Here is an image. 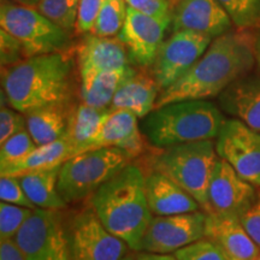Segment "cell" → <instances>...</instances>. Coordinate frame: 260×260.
Returning a JSON list of instances; mask_svg holds the SVG:
<instances>
[{
  "label": "cell",
  "instance_id": "7",
  "mask_svg": "<svg viewBox=\"0 0 260 260\" xmlns=\"http://www.w3.org/2000/svg\"><path fill=\"white\" fill-rule=\"evenodd\" d=\"M0 27L21 42L27 58L65 52L70 46L69 31L31 6L2 0Z\"/></svg>",
  "mask_w": 260,
  "mask_h": 260
},
{
  "label": "cell",
  "instance_id": "25",
  "mask_svg": "<svg viewBox=\"0 0 260 260\" xmlns=\"http://www.w3.org/2000/svg\"><path fill=\"white\" fill-rule=\"evenodd\" d=\"M69 115L68 104L42 107L25 115L27 129L35 144L44 146L63 138L68 129Z\"/></svg>",
  "mask_w": 260,
  "mask_h": 260
},
{
  "label": "cell",
  "instance_id": "39",
  "mask_svg": "<svg viewBox=\"0 0 260 260\" xmlns=\"http://www.w3.org/2000/svg\"><path fill=\"white\" fill-rule=\"evenodd\" d=\"M0 260H25V256L14 239H6L0 242Z\"/></svg>",
  "mask_w": 260,
  "mask_h": 260
},
{
  "label": "cell",
  "instance_id": "26",
  "mask_svg": "<svg viewBox=\"0 0 260 260\" xmlns=\"http://www.w3.org/2000/svg\"><path fill=\"white\" fill-rule=\"evenodd\" d=\"M110 111V109H96L84 103L70 110L65 135L73 147L74 155L81 153L84 146L95 136Z\"/></svg>",
  "mask_w": 260,
  "mask_h": 260
},
{
  "label": "cell",
  "instance_id": "18",
  "mask_svg": "<svg viewBox=\"0 0 260 260\" xmlns=\"http://www.w3.org/2000/svg\"><path fill=\"white\" fill-rule=\"evenodd\" d=\"M80 75L95 71L118 70L129 65V54L118 38L86 34L76 48Z\"/></svg>",
  "mask_w": 260,
  "mask_h": 260
},
{
  "label": "cell",
  "instance_id": "29",
  "mask_svg": "<svg viewBox=\"0 0 260 260\" xmlns=\"http://www.w3.org/2000/svg\"><path fill=\"white\" fill-rule=\"evenodd\" d=\"M239 29L260 25V0H218Z\"/></svg>",
  "mask_w": 260,
  "mask_h": 260
},
{
  "label": "cell",
  "instance_id": "44",
  "mask_svg": "<svg viewBox=\"0 0 260 260\" xmlns=\"http://www.w3.org/2000/svg\"><path fill=\"white\" fill-rule=\"evenodd\" d=\"M259 260H260V256H259Z\"/></svg>",
  "mask_w": 260,
  "mask_h": 260
},
{
  "label": "cell",
  "instance_id": "24",
  "mask_svg": "<svg viewBox=\"0 0 260 260\" xmlns=\"http://www.w3.org/2000/svg\"><path fill=\"white\" fill-rule=\"evenodd\" d=\"M130 69L132 67L128 65L118 70L95 71L80 75V93L82 103L96 109H110L117 89Z\"/></svg>",
  "mask_w": 260,
  "mask_h": 260
},
{
  "label": "cell",
  "instance_id": "23",
  "mask_svg": "<svg viewBox=\"0 0 260 260\" xmlns=\"http://www.w3.org/2000/svg\"><path fill=\"white\" fill-rule=\"evenodd\" d=\"M222 103L225 110L260 133V80L236 81L224 90Z\"/></svg>",
  "mask_w": 260,
  "mask_h": 260
},
{
  "label": "cell",
  "instance_id": "4",
  "mask_svg": "<svg viewBox=\"0 0 260 260\" xmlns=\"http://www.w3.org/2000/svg\"><path fill=\"white\" fill-rule=\"evenodd\" d=\"M225 122L216 105L206 100H184L154 109L144 118L142 133L158 148L212 140Z\"/></svg>",
  "mask_w": 260,
  "mask_h": 260
},
{
  "label": "cell",
  "instance_id": "43",
  "mask_svg": "<svg viewBox=\"0 0 260 260\" xmlns=\"http://www.w3.org/2000/svg\"><path fill=\"white\" fill-rule=\"evenodd\" d=\"M122 260H135V259H133L132 256H124V258H123Z\"/></svg>",
  "mask_w": 260,
  "mask_h": 260
},
{
  "label": "cell",
  "instance_id": "30",
  "mask_svg": "<svg viewBox=\"0 0 260 260\" xmlns=\"http://www.w3.org/2000/svg\"><path fill=\"white\" fill-rule=\"evenodd\" d=\"M31 212L32 210L28 207L2 201L0 203V239H14Z\"/></svg>",
  "mask_w": 260,
  "mask_h": 260
},
{
  "label": "cell",
  "instance_id": "3",
  "mask_svg": "<svg viewBox=\"0 0 260 260\" xmlns=\"http://www.w3.org/2000/svg\"><path fill=\"white\" fill-rule=\"evenodd\" d=\"M92 207L110 233L133 251H141L142 237L152 219L141 169L126 165L92 195Z\"/></svg>",
  "mask_w": 260,
  "mask_h": 260
},
{
  "label": "cell",
  "instance_id": "5",
  "mask_svg": "<svg viewBox=\"0 0 260 260\" xmlns=\"http://www.w3.org/2000/svg\"><path fill=\"white\" fill-rule=\"evenodd\" d=\"M218 159L212 140L186 142L164 148L155 159L154 170L176 182L207 212L210 181Z\"/></svg>",
  "mask_w": 260,
  "mask_h": 260
},
{
  "label": "cell",
  "instance_id": "6",
  "mask_svg": "<svg viewBox=\"0 0 260 260\" xmlns=\"http://www.w3.org/2000/svg\"><path fill=\"white\" fill-rule=\"evenodd\" d=\"M132 157L121 148L104 147L82 152L61 164L58 190L69 203L92 197L115 175L130 164Z\"/></svg>",
  "mask_w": 260,
  "mask_h": 260
},
{
  "label": "cell",
  "instance_id": "8",
  "mask_svg": "<svg viewBox=\"0 0 260 260\" xmlns=\"http://www.w3.org/2000/svg\"><path fill=\"white\" fill-rule=\"evenodd\" d=\"M14 240L25 260H73L69 234L56 210H32Z\"/></svg>",
  "mask_w": 260,
  "mask_h": 260
},
{
  "label": "cell",
  "instance_id": "31",
  "mask_svg": "<svg viewBox=\"0 0 260 260\" xmlns=\"http://www.w3.org/2000/svg\"><path fill=\"white\" fill-rule=\"evenodd\" d=\"M38 145L25 128L17 134L12 135L5 142L0 144V164L2 162L17 161L31 153Z\"/></svg>",
  "mask_w": 260,
  "mask_h": 260
},
{
  "label": "cell",
  "instance_id": "13",
  "mask_svg": "<svg viewBox=\"0 0 260 260\" xmlns=\"http://www.w3.org/2000/svg\"><path fill=\"white\" fill-rule=\"evenodd\" d=\"M171 21V17L157 18L128 6L125 22L117 38L125 46L129 59L140 67L153 65Z\"/></svg>",
  "mask_w": 260,
  "mask_h": 260
},
{
  "label": "cell",
  "instance_id": "15",
  "mask_svg": "<svg viewBox=\"0 0 260 260\" xmlns=\"http://www.w3.org/2000/svg\"><path fill=\"white\" fill-rule=\"evenodd\" d=\"M171 22L174 31L190 30L211 38L229 31L233 24L218 0H178Z\"/></svg>",
  "mask_w": 260,
  "mask_h": 260
},
{
  "label": "cell",
  "instance_id": "38",
  "mask_svg": "<svg viewBox=\"0 0 260 260\" xmlns=\"http://www.w3.org/2000/svg\"><path fill=\"white\" fill-rule=\"evenodd\" d=\"M240 220L253 241L260 247V191L256 194L254 203L242 214Z\"/></svg>",
  "mask_w": 260,
  "mask_h": 260
},
{
  "label": "cell",
  "instance_id": "12",
  "mask_svg": "<svg viewBox=\"0 0 260 260\" xmlns=\"http://www.w3.org/2000/svg\"><path fill=\"white\" fill-rule=\"evenodd\" d=\"M217 138L218 157L229 162L243 180L260 187V133L240 119H229Z\"/></svg>",
  "mask_w": 260,
  "mask_h": 260
},
{
  "label": "cell",
  "instance_id": "32",
  "mask_svg": "<svg viewBox=\"0 0 260 260\" xmlns=\"http://www.w3.org/2000/svg\"><path fill=\"white\" fill-rule=\"evenodd\" d=\"M178 260H232L220 247L209 239H201L174 253Z\"/></svg>",
  "mask_w": 260,
  "mask_h": 260
},
{
  "label": "cell",
  "instance_id": "1",
  "mask_svg": "<svg viewBox=\"0 0 260 260\" xmlns=\"http://www.w3.org/2000/svg\"><path fill=\"white\" fill-rule=\"evenodd\" d=\"M254 39L248 32L226 31L214 38L206 52L180 80L159 94L155 109L184 100L216 96L251 70Z\"/></svg>",
  "mask_w": 260,
  "mask_h": 260
},
{
  "label": "cell",
  "instance_id": "21",
  "mask_svg": "<svg viewBox=\"0 0 260 260\" xmlns=\"http://www.w3.org/2000/svg\"><path fill=\"white\" fill-rule=\"evenodd\" d=\"M74 157V151L67 135L52 142V144L38 146L27 157L17 161L2 162V176H18L30 171L50 169L61 165L65 160Z\"/></svg>",
  "mask_w": 260,
  "mask_h": 260
},
{
  "label": "cell",
  "instance_id": "40",
  "mask_svg": "<svg viewBox=\"0 0 260 260\" xmlns=\"http://www.w3.org/2000/svg\"><path fill=\"white\" fill-rule=\"evenodd\" d=\"M135 260H178L176 255H171L170 253L168 254H161V253H149V252H142L139 253L135 256Z\"/></svg>",
  "mask_w": 260,
  "mask_h": 260
},
{
  "label": "cell",
  "instance_id": "10",
  "mask_svg": "<svg viewBox=\"0 0 260 260\" xmlns=\"http://www.w3.org/2000/svg\"><path fill=\"white\" fill-rule=\"evenodd\" d=\"M211 37L190 30H178L162 42L153 63V77L164 90L180 80L209 48Z\"/></svg>",
  "mask_w": 260,
  "mask_h": 260
},
{
  "label": "cell",
  "instance_id": "22",
  "mask_svg": "<svg viewBox=\"0 0 260 260\" xmlns=\"http://www.w3.org/2000/svg\"><path fill=\"white\" fill-rule=\"evenodd\" d=\"M60 169L61 165H58L16 176L37 209L59 211L67 206L68 203L61 198L58 190Z\"/></svg>",
  "mask_w": 260,
  "mask_h": 260
},
{
  "label": "cell",
  "instance_id": "45",
  "mask_svg": "<svg viewBox=\"0 0 260 260\" xmlns=\"http://www.w3.org/2000/svg\"><path fill=\"white\" fill-rule=\"evenodd\" d=\"M232 260H235V259H232Z\"/></svg>",
  "mask_w": 260,
  "mask_h": 260
},
{
  "label": "cell",
  "instance_id": "27",
  "mask_svg": "<svg viewBox=\"0 0 260 260\" xmlns=\"http://www.w3.org/2000/svg\"><path fill=\"white\" fill-rule=\"evenodd\" d=\"M126 9L128 5L125 0H103L95 24L90 32L107 38L118 35L125 22Z\"/></svg>",
  "mask_w": 260,
  "mask_h": 260
},
{
  "label": "cell",
  "instance_id": "16",
  "mask_svg": "<svg viewBox=\"0 0 260 260\" xmlns=\"http://www.w3.org/2000/svg\"><path fill=\"white\" fill-rule=\"evenodd\" d=\"M104 147L121 148L132 158L141 154L145 144L139 129L138 116L126 110H111L95 136L84 146L82 152Z\"/></svg>",
  "mask_w": 260,
  "mask_h": 260
},
{
  "label": "cell",
  "instance_id": "2",
  "mask_svg": "<svg viewBox=\"0 0 260 260\" xmlns=\"http://www.w3.org/2000/svg\"><path fill=\"white\" fill-rule=\"evenodd\" d=\"M73 60L67 52L28 57L3 68L2 92L16 111L29 112L68 104L71 95Z\"/></svg>",
  "mask_w": 260,
  "mask_h": 260
},
{
  "label": "cell",
  "instance_id": "19",
  "mask_svg": "<svg viewBox=\"0 0 260 260\" xmlns=\"http://www.w3.org/2000/svg\"><path fill=\"white\" fill-rule=\"evenodd\" d=\"M146 197L149 210L155 216L190 213L200 207L187 190L157 170L146 176Z\"/></svg>",
  "mask_w": 260,
  "mask_h": 260
},
{
  "label": "cell",
  "instance_id": "33",
  "mask_svg": "<svg viewBox=\"0 0 260 260\" xmlns=\"http://www.w3.org/2000/svg\"><path fill=\"white\" fill-rule=\"evenodd\" d=\"M0 199L9 204L19 205L28 209L37 210V206L31 203L16 176L0 177Z\"/></svg>",
  "mask_w": 260,
  "mask_h": 260
},
{
  "label": "cell",
  "instance_id": "41",
  "mask_svg": "<svg viewBox=\"0 0 260 260\" xmlns=\"http://www.w3.org/2000/svg\"><path fill=\"white\" fill-rule=\"evenodd\" d=\"M9 2L16 3L19 5H25V6H31V8H37L40 0H9Z\"/></svg>",
  "mask_w": 260,
  "mask_h": 260
},
{
  "label": "cell",
  "instance_id": "46",
  "mask_svg": "<svg viewBox=\"0 0 260 260\" xmlns=\"http://www.w3.org/2000/svg\"><path fill=\"white\" fill-rule=\"evenodd\" d=\"M258 260H259V259H258Z\"/></svg>",
  "mask_w": 260,
  "mask_h": 260
},
{
  "label": "cell",
  "instance_id": "36",
  "mask_svg": "<svg viewBox=\"0 0 260 260\" xmlns=\"http://www.w3.org/2000/svg\"><path fill=\"white\" fill-rule=\"evenodd\" d=\"M27 128V118L23 113L16 111L14 109L2 106L0 110V144L5 142L12 135Z\"/></svg>",
  "mask_w": 260,
  "mask_h": 260
},
{
  "label": "cell",
  "instance_id": "9",
  "mask_svg": "<svg viewBox=\"0 0 260 260\" xmlns=\"http://www.w3.org/2000/svg\"><path fill=\"white\" fill-rule=\"evenodd\" d=\"M69 241L73 260H122L129 247L106 229L93 207L75 217Z\"/></svg>",
  "mask_w": 260,
  "mask_h": 260
},
{
  "label": "cell",
  "instance_id": "17",
  "mask_svg": "<svg viewBox=\"0 0 260 260\" xmlns=\"http://www.w3.org/2000/svg\"><path fill=\"white\" fill-rule=\"evenodd\" d=\"M205 239L217 243L232 259L258 260L260 256V247L253 241L239 218L206 213Z\"/></svg>",
  "mask_w": 260,
  "mask_h": 260
},
{
  "label": "cell",
  "instance_id": "35",
  "mask_svg": "<svg viewBox=\"0 0 260 260\" xmlns=\"http://www.w3.org/2000/svg\"><path fill=\"white\" fill-rule=\"evenodd\" d=\"M0 54L2 68L11 67L27 58L21 42L4 29L0 30Z\"/></svg>",
  "mask_w": 260,
  "mask_h": 260
},
{
  "label": "cell",
  "instance_id": "37",
  "mask_svg": "<svg viewBox=\"0 0 260 260\" xmlns=\"http://www.w3.org/2000/svg\"><path fill=\"white\" fill-rule=\"evenodd\" d=\"M103 0H80L75 30L79 34H88L95 24Z\"/></svg>",
  "mask_w": 260,
  "mask_h": 260
},
{
  "label": "cell",
  "instance_id": "42",
  "mask_svg": "<svg viewBox=\"0 0 260 260\" xmlns=\"http://www.w3.org/2000/svg\"><path fill=\"white\" fill-rule=\"evenodd\" d=\"M254 54H255V60L258 61L260 67V35L256 39H254Z\"/></svg>",
  "mask_w": 260,
  "mask_h": 260
},
{
  "label": "cell",
  "instance_id": "11",
  "mask_svg": "<svg viewBox=\"0 0 260 260\" xmlns=\"http://www.w3.org/2000/svg\"><path fill=\"white\" fill-rule=\"evenodd\" d=\"M206 213H190L152 217L141 241V252L175 253L205 237Z\"/></svg>",
  "mask_w": 260,
  "mask_h": 260
},
{
  "label": "cell",
  "instance_id": "28",
  "mask_svg": "<svg viewBox=\"0 0 260 260\" xmlns=\"http://www.w3.org/2000/svg\"><path fill=\"white\" fill-rule=\"evenodd\" d=\"M79 5L80 0H40L35 9L64 30L71 31L76 25Z\"/></svg>",
  "mask_w": 260,
  "mask_h": 260
},
{
  "label": "cell",
  "instance_id": "14",
  "mask_svg": "<svg viewBox=\"0 0 260 260\" xmlns=\"http://www.w3.org/2000/svg\"><path fill=\"white\" fill-rule=\"evenodd\" d=\"M256 199L252 183L240 176L229 162L219 158L209 186V210L206 213L241 218Z\"/></svg>",
  "mask_w": 260,
  "mask_h": 260
},
{
  "label": "cell",
  "instance_id": "34",
  "mask_svg": "<svg viewBox=\"0 0 260 260\" xmlns=\"http://www.w3.org/2000/svg\"><path fill=\"white\" fill-rule=\"evenodd\" d=\"M178 0H125L126 5L157 18H172Z\"/></svg>",
  "mask_w": 260,
  "mask_h": 260
},
{
  "label": "cell",
  "instance_id": "20",
  "mask_svg": "<svg viewBox=\"0 0 260 260\" xmlns=\"http://www.w3.org/2000/svg\"><path fill=\"white\" fill-rule=\"evenodd\" d=\"M159 90L154 77L132 68L117 89L110 110H126L144 118L155 109Z\"/></svg>",
  "mask_w": 260,
  "mask_h": 260
}]
</instances>
